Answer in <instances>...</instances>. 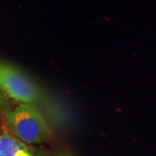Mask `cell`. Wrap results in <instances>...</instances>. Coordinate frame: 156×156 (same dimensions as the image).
Instances as JSON below:
<instances>
[{
  "label": "cell",
  "mask_w": 156,
  "mask_h": 156,
  "mask_svg": "<svg viewBox=\"0 0 156 156\" xmlns=\"http://www.w3.org/2000/svg\"><path fill=\"white\" fill-rule=\"evenodd\" d=\"M0 156H41L10 134H0Z\"/></svg>",
  "instance_id": "obj_3"
},
{
  "label": "cell",
  "mask_w": 156,
  "mask_h": 156,
  "mask_svg": "<svg viewBox=\"0 0 156 156\" xmlns=\"http://www.w3.org/2000/svg\"><path fill=\"white\" fill-rule=\"evenodd\" d=\"M57 156H69V155L67 154H59Z\"/></svg>",
  "instance_id": "obj_5"
},
{
  "label": "cell",
  "mask_w": 156,
  "mask_h": 156,
  "mask_svg": "<svg viewBox=\"0 0 156 156\" xmlns=\"http://www.w3.org/2000/svg\"><path fill=\"white\" fill-rule=\"evenodd\" d=\"M6 105H7V101H6L5 95H4V93L0 89V108L5 107Z\"/></svg>",
  "instance_id": "obj_4"
},
{
  "label": "cell",
  "mask_w": 156,
  "mask_h": 156,
  "mask_svg": "<svg viewBox=\"0 0 156 156\" xmlns=\"http://www.w3.org/2000/svg\"><path fill=\"white\" fill-rule=\"evenodd\" d=\"M0 89L12 100L35 104L42 98V90L26 73L13 63L0 58Z\"/></svg>",
  "instance_id": "obj_2"
},
{
  "label": "cell",
  "mask_w": 156,
  "mask_h": 156,
  "mask_svg": "<svg viewBox=\"0 0 156 156\" xmlns=\"http://www.w3.org/2000/svg\"><path fill=\"white\" fill-rule=\"evenodd\" d=\"M5 117L13 134L23 143L40 144L50 139V128L34 104L20 103L5 110Z\"/></svg>",
  "instance_id": "obj_1"
}]
</instances>
